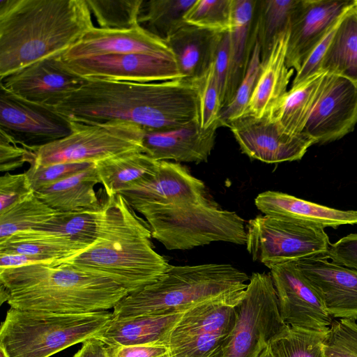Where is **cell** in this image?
Wrapping results in <instances>:
<instances>
[{
  "mask_svg": "<svg viewBox=\"0 0 357 357\" xmlns=\"http://www.w3.org/2000/svg\"><path fill=\"white\" fill-rule=\"evenodd\" d=\"M55 109L77 123L121 121L144 130H172L199 121L197 87L186 78L148 83L86 79Z\"/></svg>",
  "mask_w": 357,
  "mask_h": 357,
  "instance_id": "1",
  "label": "cell"
},
{
  "mask_svg": "<svg viewBox=\"0 0 357 357\" xmlns=\"http://www.w3.org/2000/svg\"><path fill=\"white\" fill-rule=\"evenodd\" d=\"M86 0H0V79L63 54L93 28Z\"/></svg>",
  "mask_w": 357,
  "mask_h": 357,
  "instance_id": "2",
  "label": "cell"
},
{
  "mask_svg": "<svg viewBox=\"0 0 357 357\" xmlns=\"http://www.w3.org/2000/svg\"><path fill=\"white\" fill-rule=\"evenodd\" d=\"M147 222L121 194L107 196L96 240L82 253L57 262L108 278L137 292L157 281L170 264L151 243Z\"/></svg>",
  "mask_w": 357,
  "mask_h": 357,
  "instance_id": "3",
  "label": "cell"
},
{
  "mask_svg": "<svg viewBox=\"0 0 357 357\" xmlns=\"http://www.w3.org/2000/svg\"><path fill=\"white\" fill-rule=\"evenodd\" d=\"M12 308L53 313L107 311L128 294L102 276L55 261L0 269Z\"/></svg>",
  "mask_w": 357,
  "mask_h": 357,
  "instance_id": "4",
  "label": "cell"
},
{
  "mask_svg": "<svg viewBox=\"0 0 357 357\" xmlns=\"http://www.w3.org/2000/svg\"><path fill=\"white\" fill-rule=\"evenodd\" d=\"M249 280L245 273L229 264H170L157 281L119 301L113 308V317L183 312L212 302L237 305Z\"/></svg>",
  "mask_w": 357,
  "mask_h": 357,
  "instance_id": "5",
  "label": "cell"
},
{
  "mask_svg": "<svg viewBox=\"0 0 357 357\" xmlns=\"http://www.w3.org/2000/svg\"><path fill=\"white\" fill-rule=\"evenodd\" d=\"M112 318L108 311L53 313L10 307L1 326L0 347L8 357H50L98 337Z\"/></svg>",
  "mask_w": 357,
  "mask_h": 357,
  "instance_id": "6",
  "label": "cell"
},
{
  "mask_svg": "<svg viewBox=\"0 0 357 357\" xmlns=\"http://www.w3.org/2000/svg\"><path fill=\"white\" fill-rule=\"evenodd\" d=\"M132 207L145 217L152 238L169 250H189L218 241L246 243L245 220L208 197L197 202Z\"/></svg>",
  "mask_w": 357,
  "mask_h": 357,
  "instance_id": "7",
  "label": "cell"
},
{
  "mask_svg": "<svg viewBox=\"0 0 357 357\" xmlns=\"http://www.w3.org/2000/svg\"><path fill=\"white\" fill-rule=\"evenodd\" d=\"M247 250L269 269L300 259L326 257L331 244L324 229L292 219L259 215L246 225Z\"/></svg>",
  "mask_w": 357,
  "mask_h": 357,
  "instance_id": "8",
  "label": "cell"
},
{
  "mask_svg": "<svg viewBox=\"0 0 357 357\" xmlns=\"http://www.w3.org/2000/svg\"><path fill=\"white\" fill-rule=\"evenodd\" d=\"M73 123L71 134L39 148L33 162L40 165L96 162L126 153H144V130L137 125L121 121Z\"/></svg>",
  "mask_w": 357,
  "mask_h": 357,
  "instance_id": "9",
  "label": "cell"
},
{
  "mask_svg": "<svg viewBox=\"0 0 357 357\" xmlns=\"http://www.w3.org/2000/svg\"><path fill=\"white\" fill-rule=\"evenodd\" d=\"M235 324L222 357H259L271 338L286 326L270 273H253L236 306Z\"/></svg>",
  "mask_w": 357,
  "mask_h": 357,
  "instance_id": "10",
  "label": "cell"
},
{
  "mask_svg": "<svg viewBox=\"0 0 357 357\" xmlns=\"http://www.w3.org/2000/svg\"><path fill=\"white\" fill-rule=\"evenodd\" d=\"M236 306L212 302L186 310L168 335L170 357H222L236 322Z\"/></svg>",
  "mask_w": 357,
  "mask_h": 357,
  "instance_id": "11",
  "label": "cell"
},
{
  "mask_svg": "<svg viewBox=\"0 0 357 357\" xmlns=\"http://www.w3.org/2000/svg\"><path fill=\"white\" fill-rule=\"evenodd\" d=\"M0 129L36 151L73 131V123L55 107L25 100L0 86Z\"/></svg>",
  "mask_w": 357,
  "mask_h": 357,
  "instance_id": "12",
  "label": "cell"
},
{
  "mask_svg": "<svg viewBox=\"0 0 357 357\" xmlns=\"http://www.w3.org/2000/svg\"><path fill=\"white\" fill-rule=\"evenodd\" d=\"M270 270L284 322L291 326L328 333L334 321L333 317L295 261L281 263Z\"/></svg>",
  "mask_w": 357,
  "mask_h": 357,
  "instance_id": "13",
  "label": "cell"
},
{
  "mask_svg": "<svg viewBox=\"0 0 357 357\" xmlns=\"http://www.w3.org/2000/svg\"><path fill=\"white\" fill-rule=\"evenodd\" d=\"M64 61L71 71L85 79L148 83L183 78L174 59L146 53L110 54Z\"/></svg>",
  "mask_w": 357,
  "mask_h": 357,
  "instance_id": "14",
  "label": "cell"
},
{
  "mask_svg": "<svg viewBox=\"0 0 357 357\" xmlns=\"http://www.w3.org/2000/svg\"><path fill=\"white\" fill-rule=\"evenodd\" d=\"M357 123V83L326 73L320 96L303 132L315 144L331 142L353 131Z\"/></svg>",
  "mask_w": 357,
  "mask_h": 357,
  "instance_id": "15",
  "label": "cell"
},
{
  "mask_svg": "<svg viewBox=\"0 0 357 357\" xmlns=\"http://www.w3.org/2000/svg\"><path fill=\"white\" fill-rule=\"evenodd\" d=\"M86 81L67 67L61 54L7 76L1 80V86L29 101L55 107Z\"/></svg>",
  "mask_w": 357,
  "mask_h": 357,
  "instance_id": "16",
  "label": "cell"
},
{
  "mask_svg": "<svg viewBox=\"0 0 357 357\" xmlns=\"http://www.w3.org/2000/svg\"><path fill=\"white\" fill-rule=\"evenodd\" d=\"M227 127L243 153L266 163L299 160L315 144L303 132L295 135L282 132L266 115L261 118L245 115Z\"/></svg>",
  "mask_w": 357,
  "mask_h": 357,
  "instance_id": "17",
  "label": "cell"
},
{
  "mask_svg": "<svg viewBox=\"0 0 357 357\" xmlns=\"http://www.w3.org/2000/svg\"><path fill=\"white\" fill-rule=\"evenodd\" d=\"M355 0H299L290 22L286 65L298 72Z\"/></svg>",
  "mask_w": 357,
  "mask_h": 357,
  "instance_id": "18",
  "label": "cell"
},
{
  "mask_svg": "<svg viewBox=\"0 0 357 357\" xmlns=\"http://www.w3.org/2000/svg\"><path fill=\"white\" fill-rule=\"evenodd\" d=\"M295 263L333 318L357 320V271L326 257L305 258Z\"/></svg>",
  "mask_w": 357,
  "mask_h": 357,
  "instance_id": "19",
  "label": "cell"
},
{
  "mask_svg": "<svg viewBox=\"0 0 357 357\" xmlns=\"http://www.w3.org/2000/svg\"><path fill=\"white\" fill-rule=\"evenodd\" d=\"M120 194L131 206L143 204L174 205L208 197L202 181L181 165L166 160L160 161L154 174Z\"/></svg>",
  "mask_w": 357,
  "mask_h": 357,
  "instance_id": "20",
  "label": "cell"
},
{
  "mask_svg": "<svg viewBox=\"0 0 357 357\" xmlns=\"http://www.w3.org/2000/svg\"><path fill=\"white\" fill-rule=\"evenodd\" d=\"M146 53L174 59L166 41L139 25L128 29H109L93 26L62 54L63 60L110 54Z\"/></svg>",
  "mask_w": 357,
  "mask_h": 357,
  "instance_id": "21",
  "label": "cell"
},
{
  "mask_svg": "<svg viewBox=\"0 0 357 357\" xmlns=\"http://www.w3.org/2000/svg\"><path fill=\"white\" fill-rule=\"evenodd\" d=\"M218 120L208 128L199 121L167 130H144V153L158 161L206 162L215 145Z\"/></svg>",
  "mask_w": 357,
  "mask_h": 357,
  "instance_id": "22",
  "label": "cell"
},
{
  "mask_svg": "<svg viewBox=\"0 0 357 357\" xmlns=\"http://www.w3.org/2000/svg\"><path fill=\"white\" fill-rule=\"evenodd\" d=\"M264 215L292 219L321 228L357 224L356 210H340L277 191L259 193L255 199Z\"/></svg>",
  "mask_w": 357,
  "mask_h": 357,
  "instance_id": "23",
  "label": "cell"
},
{
  "mask_svg": "<svg viewBox=\"0 0 357 357\" xmlns=\"http://www.w3.org/2000/svg\"><path fill=\"white\" fill-rule=\"evenodd\" d=\"M222 33L183 22L165 38L183 78L195 81L207 71Z\"/></svg>",
  "mask_w": 357,
  "mask_h": 357,
  "instance_id": "24",
  "label": "cell"
},
{
  "mask_svg": "<svg viewBox=\"0 0 357 357\" xmlns=\"http://www.w3.org/2000/svg\"><path fill=\"white\" fill-rule=\"evenodd\" d=\"M289 35V29L280 33L275 38L267 58L261 62L245 115L256 118L264 116L287 92V86L294 70L286 65Z\"/></svg>",
  "mask_w": 357,
  "mask_h": 357,
  "instance_id": "25",
  "label": "cell"
},
{
  "mask_svg": "<svg viewBox=\"0 0 357 357\" xmlns=\"http://www.w3.org/2000/svg\"><path fill=\"white\" fill-rule=\"evenodd\" d=\"M257 3L254 0H232L231 2L230 73L225 107L231 101L244 77L257 39L255 24Z\"/></svg>",
  "mask_w": 357,
  "mask_h": 357,
  "instance_id": "26",
  "label": "cell"
},
{
  "mask_svg": "<svg viewBox=\"0 0 357 357\" xmlns=\"http://www.w3.org/2000/svg\"><path fill=\"white\" fill-rule=\"evenodd\" d=\"M185 312L121 319L113 317L105 331L97 338L106 346L167 344L170 331Z\"/></svg>",
  "mask_w": 357,
  "mask_h": 357,
  "instance_id": "27",
  "label": "cell"
},
{
  "mask_svg": "<svg viewBox=\"0 0 357 357\" xmlns=\"http://www.w3.org/2000/svg\"><path fill=\"white\" fill-rule=\"evenodd\" d=\"M326 73L319 72L300 84L291 87L266 114L284 132H303L321 93Z\"/></svg>",
  "mask_w": 357,
  "mask_h": 357,
  "instance_id": "28",
  "label": "cell"
},
{
  "mask_svg": "<svg viewBox=\"0 0 357 357\" xmlns=\"http://www.w3.org/2000/svg\"><path fill=\"white\" fill-rule=\"evenodd\" d=\"M100 183L95 164L68 178L35 192L45 204L59 212L98 210L103 206L94 190Z\"/></svg>",
  "mask_w": 357,
  "mask_h": 357,
  "instance_id": "29",
  "label": "cell"
},
{
  "mask_svg": "<svg viewBox=\"0 0 357 357\" xmlns=\"http://www.w3.org/2000/svg\"><path fill=\"white\" fill-rule=\"evenodd\" d=\"M160 165L143 152H130L95 162L100 182L107 196L122 191L154 174Z\"/></svg>",
  "mask_w": 357,
  "mask_h": 357,
  "instance_id": "30",
  "label": "cell"
},
{
  "mask_svg": "<svg viewBox=\"0 0 357 357\" xmlns=\"http://www.w3.org/2000/svg\"><path fill=\"white\" fill-rule=\"evenodd\" d=\"M90 245L53 231L29 229L16 233L0 243V253L40 256L56 261L79 255Z\"/></svg>",
  "mask_w": 357,
  "mask_h": 357,
  "instance_id": "31",
  "label": "cell"
},
{
  "mask_svg": "<svg viewBox=\"0 0 357 357\" xmlns=\"http://www.w3.org/2000/svg\"><path fill=\"white\" fill-rule=\"evenodd\" d=\"M319 72L357 83V5L344 13L322 58Z\"/></svg>",
  "mask_w": 357,
  "mask_h": 357,
  "instance_id": "32",
  "label": "cell"
},
{
  "mask_svg": "<svg viewBox=\"0 0 357 357\" xmlns=\"http://www.w3.org/2000/svg\"><path fill=\"white\" fill-rule=\"evenodd\" d=\"M299 0L257 1L255 24L261 50V60L267 58L275 38L289 29Z\"/></svg>",
  "mask_w": 357,
  "mask_h": 357,
  "instance_id": "33",
  "label": "cell"
},
{
  "mask_svg": "<svg viewBox=\"0 0 357 357\" xmlns=\"http://www.w3.org/2000/svg\"><path fill=\"white\" fill-rule=\"evenodd\" d=\"M195 0L143 1L139 25L162 39L183 24V17Z\"/></svg>",
  "mask_w": 357,
  "mask_h": 357,
  "instance_id": "34",
  "label": "cell"
},
{
  "mask_svg": "<svg viewBox=\"0 0 357 357\" xmlns=\"http://www.w3.org/2000/svg\"><path fill=\"white\" fill-rule=\"evenodd\" d=\"M328 333L286 325L269 342L273 357H325Z\"/></svg>",
  "mask_w": 357,
  "mask_h": 357,
  "instance_id": "35",
  "label": "cell"
},
{
  "mask_svg": "<svg viewBox=\"0 0 357 357\" xmlns=\"http://www.w3.org/2000/svg\"><path fill=\"white\" fill-rule=\"evenodd\" d=\"M102 209L103 206L98 210L58 211L36 229L53 231L75 242L91 245L97 238Z\"/></svg>",
  "mask_w": 357,
  "mask_h": 357,
  "instance_id": "36",
  "label": "cell"
},
{
  "mask_svg": "<svg viewBox=\"0 0 357 357\" xmlns=\"http://www.w3.org/2000/svg\"><path fill=\"white\" fill-rule=\"evenodd\" d=\"M57 212L33 195L0 214V243L16 233L38 229Z\"/></svg>",
  "mask_w": 357,
  "mask_h": 357,
  "instance_id": "37",
  "label": "cell"
},
{
  "mask_svg": "<svg viewBox=\"0 0 357 357\" xmlns=\"http://www.w3.org/2000/svg\"><path fill=\"white\" fill-rule=\"evenodd\" d=\"M99 28L128 29L137 26L143 0H86Z\"/></svg>",
  "mask_w": 357,
  "mask_h": 357,
  "instance_id": "38",
  "label": "cell"
},
{
  "mask_svg": "<svg viewBox=\"0 0 357 357\" xmlns=\"http://www.w3.org/2000/svg\"><path fill=\"white\" fill-rule=\"evenodd\" d=\"M261 68V50L256 39L244 77L231 101L220 112L218 120L220 126L227 127L246 114Z\"/></svg>",
  "mask_w": 357,
  "mask_h": 357,
  "instance_id": "39",
  "label": "cell"
},
{
  "mask_svg": "<svg viewBox=\"0 0 357 357\" xmlns=\"http://www.w3.org/2000/svg\"><path fill=\"white\" fill-rule=\"evenodd\" d=\"M232 0H195L184 15L188 24L217 33L229 31Z\"/></svg>",
  "mask_w": 357,
  "mask_h": 357,
  "instance_id": "40",
  "label": "cell"
},
{
  "mask_svg": "<svg viewBox=\"0 0 357 357\" xmlns=\"http://www.w3.org/2000/svg\"><path fill=\"white\" fill-rule=\"evenodd\" d=\"M197 87L199 122L202 128L215 123L221 111V104L213 63L199 79L194 81Z\"/></svg>",
  "mask_w": 357,
  "mask_h": 357,
  "instance_id": "41",
  "label": "cell"
},
{
  "mask_svg": "<svg viewBox=\"0 0 357 357\" xmlns=\"http://www.w3.org/2000/svg\"><path fill=\"white\" fill-rule=\"evenodd\" d=\"M325 357H357V324L355 321H334L324 346Z\"/></svg>",
  "mask_w": 357,
  "mask_h": 357,
  "instance_id": "42",
  "label": "cell"
},
{
  "mask_svg": "<svg viewBox=\"0 0 357 357\" xmlns=\"http://www.w3.org/2000/svg\"><path fill=\"white\" fill-rule=\"evenodd\" d=\"M95 162H66L40 165L32 162L25 172L34 192L91 167Z\"/></svg>",
  "mask_w": 357,
  "mask_h": 357,
  "instance_id": "43",
  "label": "cell"
},
{
  "mask_svg": "<svg viewBox=\"0 0 357 357\" xmlns=\"http://www.w3.org/2000/svg\"><path fill=\"white\" fill-rule=\"evenodd\" d=\"M35 194L26 172L0 177V214Z\"/></svg>",
  "mask_w": 357,
  "mask_h": 357,
  "instance_id": "44",
  "label": "cell"
},
{
  "mask_svg": "<svg viewBox=\"0 0 357 357\" xmlns=\"http://www.w3.org/2000/svg\"><path fill=\"white\" fill-rule=\"evenodd\" d=\"M36 151L19 143L12 136L0 129V170L13 171L31 163L36 158Z\"/></svg>",
  "mask_w": 357,
  "mask_h": 357,
  "instance_id": "45",
  "label": "cell"
},
{
  "mask_svg": "<svg viewBox=\"0 0 357 357\" xmlns=\"http://www.w3.org/2000/svg\"><path fill=\"white\" fill-rule=\"evenodd\" d=\"M214 71L218 84L221 109L225 107L230 73L229 31L222 33L213 59Z\"/></svg>",
  "mask_w": 357,
  "mask_h": 357,
  "instance_id": "46",
  "label": "cell"
},
{
  "mask_svg": "<svg viewBox=\"0 0 357 357\" xmlns=\"http://www.w3.org/2000/svg\"><path fill=\"white\" fill-rule=\"evenodd\" d=\"M326 257L337 264L357 271V234H350L331 243Z\"/></svg>",
  "mask_w": 357,
  "mask_h": 357,
  "instance_id": "47",
  "label": "cell"
},
{
  "mask_svg": "<svg viewBox=\"0 0 357 357\" xmlns=\"http://www.w3.org/2000/svg\"><path fill=\"white\" fill-rule=\"evenodd\" d=\"M107 357H170L166 344L107 346Z\"/></svg>",
  "mask_w": 357,
  "mask_h": 357,
  "instance_id": "48",
  "label": "cell"
},
{
  "mask_svg": "<svg viewBox=\"0 0 357 357\" xmlns=\"http://www.w3.org/2000/svg\"><path fill=\"white\" fill-rule=\"evenodd\" d=\"M54 261L40 256L0 253V269L18 268L37 264H52Z\"/></svg>",
  "mask_w": 357,
  "mask_h": 357,
  "instance_id": "49",
  "label": "cell"
},
{
  "mask_svg": "<svg viewBox=\"0 0 357 357\" xmlns=\"http://www.w3.org/2000/svg\"><path fill=\"white\" fill-rule=\"evenodd\" d=\"M107 346L97 337L82 342L80 349L73 357H107Z\"/></svg>",
  "mask_w": 357,
  "mask_h": 357,
  "instance_id": "50",
  "label": "cell"
},
{
  "mask_svg": "<svg viewBox=\"0 0 357 357\" xmlns=\"http://www.w3.org/2000/svg\"><path fill=\"white\" fill-rule=\"evenodd\" d=\"M259 357H273L268 347L260 354Z\"/></svg>",
  "mask_w": 357,
  "mask_h": 357,
  "instance_id": "51",
  "label": "cell"
},
{
  "mask_svg": "<svg viewBox=\"0 0 357 357\" xmlns=\"http://www.w3.org/2000/svg\"><path fill=\"white\" fill-rule=\"evenodd\" d=\"M0 357H8L4 350L0 347Z\"/></svg>",
  "mask_w": 357,
  "mask_h": 357,
  "instance_id": "52",
  "label": "cell"
},
{
  "mask_svg": "<svg viewBox=\"0 0 357 357\" xmlns=\"http://www.w3.org/2000/svg\"><path fill=\"white\" fill-rule=\"evenodd\" d=\"M356 4H357V0H356Z\"/></svg>",
  "mask_w": 357,
  "mask_h": 357,
  "instance_id": "53",
  "label": "cell"
},
{
  "mask_svg": "<svg viewBox=\"0 0 357 357\" xmlns=\"http://www.w3.org/2000/svg\"><path fill=\"white\" fill-rule=\"evenodd\" d=\"M356 5H357V4H356Z\"/></svg>",
  "mask_w": 357,
  "mask_h": 357,
  "instance_id": "54",
  "label": "cell"
}]
</instances>
